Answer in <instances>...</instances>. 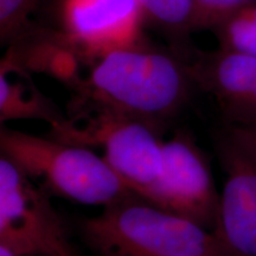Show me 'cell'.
Here are the masks:
<instances>
[{"mask_svg": "<svg viewBox=\"0 0 256 256\" xmlns=\"http://www.w3.org/2000/svg\"><path fill=\"white\" fill-rule=\"evenodd\" d=\"M194 84L188 63L145 43L110 51L72 89L69 118L108 114L162 130L186 104Z\"/></svg>", "mask_w": 256, "mask_h": 256, "instance_id": "cell-1", "label": "cell"}, {"mask_svg": "<svg viewBox=\"0 0 256 256\" xmlns=\"http://www.w3.org/2000/svg\"><path fill=\"white\" fill-rule=\"evenodd\" d=\"M139 2L145 20L168 36L177 40L194 31V0H139Z\"/></svg>", "mask_w": 256, "mask_h": 256, "instance_id": "cell-11", "label": "cell"}, {"mask_svg": "<svg viewBox=\"0 0 256 256\" xmlns=\"http://www.w3.org/2000/svg\"><path fill=\"white\" fill-rule=\"evenodd\" d=\"M256 0H194L192 30H211L223 19Z\"/></svg>", "mask_w": 256, "mask_h": 256, "instance_id": "cell-14", "label": "cell"}, {"mask_svg": "<svg viewBox=\"0 0 256 256\" xmlns=\"http://www.w3.org/2000/svg\"><path fill=\"white\" fill-rule=\"evenodd\" d=\"M82 234L104 256H226L214 232L136 194L86 220Z\"/></svg>", "mask_w": 256, "mask_h": 256, "instance_id": "cell-2", "label": "cell"}, {"mask_svg": "<svg viewBox=\"0 0 256 256\" xmlns=\"http://www.w3.org/2000/svg\"><path fill=\"white\" fill-rule=\"evenodd\" d=\"M50 194L0 158V246L25 256H78Z\"/></svg>", "mask_w": 256, "mask_h": 256, "instance_id": "cell-5", "label": "cell"}, {"mask_svg": "<svg viewBox=\"0 0 256 256\" xmlns=\"http://www.w3.org/2000/svg\"><path fill=\"white\" fill-rule=\"evenodd\" d=\"M153 204L215 228L220 194L209 160L190 134L182 130L162 142V168Z\"/></svg>", "mask_w": 256, "mask_h": 256, "instance_id": "cell-8", "label": "cell"}, {"mask_svg": "<svg viewBox=\"0 0 256 256\" xmlns=\"http://www.w3.org/2000/svg\"><path fill=\"white\" fill-rule=\"evenodd\" d=\"M186 63L194 84L215 98L229 124H256V56L198 51Z\"/></svg>", "mask_w": 256, "mask_h": 256, "instance_id": "cell-9", "label": "cell"}, {"mask_svg": "<svg viewBox=\"0 0 256 256\" xmlns=\"http://www.w3.org/2000/svg\"><path fill=\"white\" fill-rule=\"evenodd\" d=\"M0 150L50 196L104 208L134 194L104 156L86 146L2 127Z\"/></svg>", "mask_w": 256, "mask_h": 256, "instance_id": "cell-3", "label": "cell"}, {"mask_svg": "<svg viewBox=\"0 0 256 256\" xmlns=\"http://www.w3.org/2000/svg\"><path fill=\"white\" fill-rule=\"evenodd\" d=\"M216 148L226 182L212 232L226 256H256V124H229Z\"/></svg>", "mask_w": 256, "mask_h": 256, "instance_id": "cell-6", "label": "cell"}, {"mask_svg": "<svg viewBox=\"0 0 256 256\" xmlns=\"http://www.w3.org/2000/svg\"><path fill=\"white\" fill-rule=\"evenodd\" d=\"M211 31L220 49L256 56V4L234 12Z\"/></svg>", "mask_w": 256, "mask_h": 256, "instance_id": "cell-12", "label": "cell"}, {"mask_svg": "<svg viewBox=\"0 0 256 256\" xmlns=\"http://www.w3.org/2000/svg\"><path fill=\"white\" fill-rule=\"evenodd\" d=\"M30 119L46 121L51 128H57L68 118L38 90L28 69L8 52L0 64V121Z\"/></svg>", "mask_w": 256, "mask_h": 256, "instance_id": "cell-10", "label": "cell"}, {"mask_svg": "<svg viewBox=\"0 0 256 256\" xmlns=\"http://www.w3.org/2000/svg\"><path fill=\"white\" fill-rule=\"evenodd\" d=\"M43 0H0L2 43H14L23 38L31 25V16Z\"/></svg>", "mask_w": 256, "mask_h": 256, "instance_id": "cell-13", "label": "cell"}, {"mask_svg": "<svg viewBox=\"0 0 256 256\" xmlns=\"http://www.w3.org/2000/svg\"><path fill=\"white\" fill-rule=\"evenodd\" d=\"M56 37L92 64L110 51L142 44L145 20L139 0H60Z\"/></svg>", "mask_w": 256, "mask_h": 256, "instance_id": "cell-7", "label": "cell"}, {"mask_svg": "<svg viewBox=\"0 0 256 256\" xmlns=\"http://www.w3.org/2000/svg\"><path fill=\"white\" fill-rule=\"evenodd\" d=\"M162 130L144 121L108 114L68 118L51 136L81 146H98L126 186L153 203L162 168Z\"/></svg>", "mask_w": 256, "mask_h": 256, "instance_id": "cell-4", "label": "cell"}]
</instances>
